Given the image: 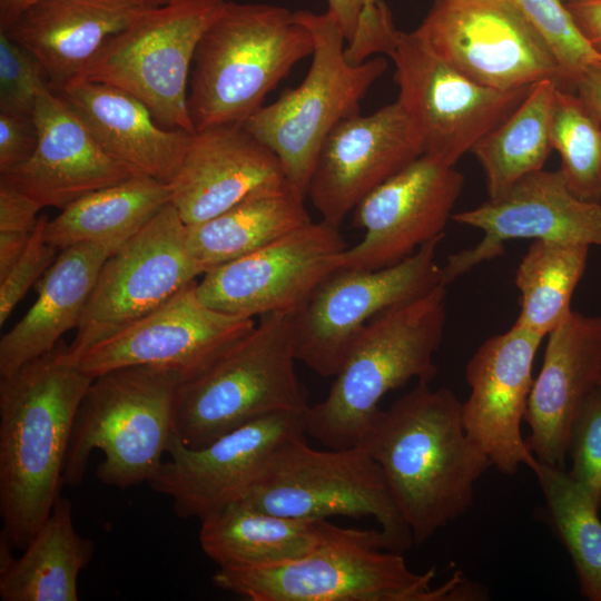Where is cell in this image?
I'll return each mask as SVG.
<instances>
[{
    "label": "cell",
    "instance_id": "26",
    "mask_svg": "<svg viewBox=\"0 0 601 601\" xmlns=\"http://www.w3.org/2000/svg\"><path fill=\"white\" fill-rule=\"evenodd\" d=\"M56 92L109 156L136 175L175 179L194 134L159 126L139 99L114 86L79 78Z\"/></svg>",
    "mask_w": 601,
    "mask_h": 601
},
{
    "label": "cell",
    "instance_id": "18",
    "mask_svg": "<svg viewBox=\"0 0 601 601\" xmlns=\"http://www.w3.org/2000/svg\"><path fill=\"white\" fill-rule=\"evenodd\" d=\"M196 283L188 284L151 313L89 347L75 365L92 377L135 365L174 370L184 382L200 374L256 325L253 318L206 306L197 296Z\"/></svg>",
    "mask_w": 601,
    "mask_h": 601
},
{
    "label": "cell",
    "instance_id": "32",
    "mask_svg": "<svg viewBox=\"0 0 601 601\" xmlns=\"http://www.w3.org/2000/svg\"><path fill=\"white\" fill-rule=\"evenodd\" d=\"M555 88L551 80L534 83L520 105L472 148L484 171L489 198L502 196L526 175L543 169L552 150L550 115Z\"/></svg>",
    "mask_w": 601,
    "mask_h": 601
},
{
    "label": "cell",
    "instance_id": "29",
    "mask_svg": "<svg viewBox=\"0 0 601 601\" xmlns=\"http://www.w3.org/2000/svg\"><path fill=\"white\" fill-rule=\"evenodd\" d=\"M93 551V542L75 529L71 502L59 496L24 553L0 572L1 600L77 601L78 577Z\"/></svg>",
    "mask_w": 601,
    "mask_h": 601
},
{
    "label": "cell",
    "instance_id": "25",
    "mask_svg": "<svg viewBox=\"0 0 601 601\" xmlns=\"http://www.w3.org/2000/svg\"><path fill=\"white\" fill-rule=\"evenodd\" d=\"M152 7L147 0H40L2 31L39 61L59 91L82 76L111 36Z\"/></svg>",
    "mask_w": 601,
    "mask_h": 601
},
{
    "label": "cell",
    "instance_id": "14",
    "mask_svg": "<svg viewBox=\"0 0 601 601\" xmlns=\"http://www.w3.org/2000/svg\"><path fill=\"white\" fill-rule=\"evenodd\" d=\"M444 236L375 270L338 269L294 314L296 358L335 376L363 327L385 309L444 283L436 252Z\"/></svg>",
    "mask_w": 601,
    "mask_h": 601
},
{
    "label": "cell",
    "instance_id": "9",
    "mask_svg": "<svg viewBox=\"0 0 601 601\" xmlns=\"http://www.w3.org/2000/svg\"><path fill=\"white\" fill-rule=\"evenodd\" d=\"M242 501L258 510L303 520L372 516L391 551L414 543L381 467L361 446L319 451L297 435L278 446Z\"/></svg>",
    "mask_w": 601,
    "mask_h": 601
},
{
    "label": "cell",
    "instance_id": "15",
    "mask_svg": "<svg viewBox=\"0 0 601 601\" xmlns=\"http://www.w3.org/2000/svg\"><path fill=\"white\" fill-rule=\"evenodd\" d=\"M348 245L325 220L294 229L242 258L205 272L196 283L208 307L254 318L296 312L336 270Z\"/></svg>",
    "mask_w": 601,
    "mask_h": 601
},
{
    "label": "cell",
    "instance_id": "11",
    "mask_svg": "<svg viewBox=\"0 0 601 601\" xmlns=\"http://www.w3.org/2000/svg\"><path fill=\"white\" fill-rule=\"evenodd\" d=\"M187 226L169 203L105 262L76 327L65 346L75 364L92 345L151 313L204 274L190 255Z\"/></svg>",
    "mask_w": 601,
    "mask_h": 601
},
{
    "label": "cell",
    "instance_id": "39",
    "mask_svg": "<svg viewBox=\"0 0 601 601\" xmlns=\"http://www.w3.org/2000/svg\"><path fill=\"white\" fill-rule=\"evenodd\" d=\"M41 208L9 177L0 175V279L23 253Z\"/></svg>",
    "mask_w": 601,
    "mask_h": 601
},
{
    "label": "cell",
    "instance_id": "48",
    "mask_svg": "<svg viewBox=\"0 0 601 601\" xmlns=\"http://www.w3.org/2000/svg\"><path fill=\"white\" fill-rule=\"evenodd\" d=\"M598 385H600V386H601V375H600V378H599Z\"/></svg>",
    "mask_w": 601,
    "mask_h": 601
},
{
    "label": "cell",
    "instance_id": "16",
    "mask_svg": "<svg viewBox=\"0 0 601 601\" xmlns=\"http://www.w3.org/2000/svg\"><path fill=\"white\" fill-rule=\"evenodd\" d=\"M305 413L263 416L199 449L187 447L174 434L168 460L148 484L171 499L178 518L201 521L246 497L274 451L305 434Z\"/></svg>",
    "mask_w": 601,
    "mask_h": 601
},
{
    "label": "cell",
    "instance_id": "17",
    "mask_svg": "<svg viewBox=\"0 0 601 601\" xmlns=\"http://www.w3.org/2000/svg\"><path fill=\"white\" fill-rule=\"evenodd\" d=\"M463 187L464 176L455 166L423 154L352 211V225L363 229L364 237L341 255L338 268L375 270L392 266L444 236Z\"/></svg>",
    "mask_w": 601,
    "mask_h": 601
},
{
    "label": "cell",
    "instance_id": "13",
    "mask_svg": "<svg viewBox=\"0 0 601 601\" xmlns=\"http://www.w3.org/2000/svg\"><path fill=\"white\" fill-rule=\"evenodd\" d=\"M388 56L395 66L396 100L414 125L424 154L453 166L532 87L502 91L479 85L434 53L415 31H400Z\"/></svg>",
    "mask_w": 601,
    "mask_h": 601
},
{
    "label": "cell",
    "instance_id": "34",
    "mask_svg": "<svg viewBox=\"0 0 601 601\" xmlns=\"http://www.w3.org/2000/svg\"><path fill=\"white\" fill-rule=\"evenodd\" d=\"M531 471L544 495L550 523L572 560L581 594L601 601L600 508L564 467L536 460Z\"/></svg>",
    "mask_w": 601,
    "mask_h": 601
},
{
    "label": "cell",
    "instance_id": "7",
    "mask_svg": "<svg viewBox=\"0 0 601 601\" xmlns=\"http://www.w3.org/2000/svg\"><path fill=\"white\" fill-rule=\"evenodd\" d=\"M294 314L260 316L250 333L180 385L174 433L184 445L199 449L263 416L308 410L294 365Z\"/></svg>",
    "mask_w": 601,
    "mask_h": 601
},
{
    "label": "cell",
    "instance_id": "31",
    "mask_svg": "<svg viewBox=\"0 0 601 601\" xmlns=\"http://www.w3.org/2000/svg\"><path fill=\"white\" fill-rule=\"evenodd\" d=\"M170 184L138 175L68 205L45 228L47 243L67 247L130 237L170 203Z\"/></svg>",
    "mask_w": 601,
    "mask_h": 601
},
{
    "label": "cell",
    "instance_id": "47",
    "mask_svg": "<svg viewBox=\"0 0 601 601\" xmlns=\"http://www.w3.org/2000/svg\"><path fill=\"white\" fill-rule=\"evenodd\" d=\"M561 1L564 3H568V2L583 1V0H561Z\"/></svg>",
    "mask_w": 601,
    "mask_h": 601
},
{
    "label": "cell",
    "instance_id": "38",
    "mask_svg": "<svg viewBox=\"0 0 601 601\" xmlns=\"http://www.w3.org/2000/svg\"><path fill=\"white\" fill-rule=\"evenodd\" d=\"M569 474L592 496L601 509V386L587 396L570 432Z\"/></svg>",
    "mask_w": 601,
    "mask_h": 601
},
{
    "label": "cell",
    "instance_id": "45",
    "mask_svg": "<svg viewBox=\"0 0 601 601\" xmlns=\"http://www.w3.org/2000/svg\"><path fill=\"white\" fill-rule=\"evenodd\" d=\"M327 13L339 26L347 43L356 32L365 0H327Z\"/></svg>",
    "mask_w": 601,
    "mask_h": 601
},
{
    "label": "cell",
    "instance_id": "4",
    "mask_svg": "<svg viewBox=\"0 0 601 601\" xmlns=\"http://www.w3.org/2000/svg\"><path fill=\"white\" fill-rule=\"evenodd\" d=\"M435 569L412 571L391 551L381 530L334 525L326 520L307 554L276 565L219 568L218 589L250 601H447L477 595L455 574L433 588Z\"/></svg>",
    "mask_w": 601,
    "mask_h": 601
},
{
    "label": "cell",
    "instance_id": "30",
    "mask_svg": "<svg viewBox=\"0 0 601 601\" xmlns=\"http://www.w3.org/2000/svg\"><path fill=\"white\" fill-rule=\"evenodd\" d=\"M290 187L256 195L187 226V247L203 272L252 254L312 220Z\"/></svg>",
    "mask_w": 601,
    "mask_h": 601
},
{
    "label": "cell",
    "instance_id": "8",
    "mask_svg": "<svg viewBox=\"0 0 601 601\" xmlns=\"http://www.w3.org/2000/svg\"><path fill=\"white\" fill-rule=\"evenodd\" d=\"M314 40L304 80L262 106L244 126L279 159L288 186L307 198L321 146L343 119L359 112V102L387 68L384 58L353 65L345 58V37L327 12L294 11Z\"/></svg>",
    "mask_w": 601,
    "mask_h": 601
},
{
    "label": "cell",
    "instance_id": "10",
    "mask_svg": "<svg viewBox=\"0 0 601 601\" xmlns=\"http://www.w3.org/2000/svg\"><path fill=\"white\" fill-rule=\"evenodd\" d=\"M225 1L169 0L152 7L111 36L80 78L132 95L164 128L195 134L187 90L193 59Z\"/></svg>",
    "mask_w": 601,
    "mask_h": 601
},
{
    "label": "cell",
    "instance_id": "41",
    "mask_svg": "<svg viewBox=\"0 0 601 601\" xmlns=\"http://www.w3.org/2000/svg\"><path fill=\"white\" fill-rule=\"evenodd\" d=\"M400 31L393 23L388 7L382 1L364 8L356 32L345 47V58L359 65L377 53L390 55L395 48Z\"/></svg>",
    "mask_w": 601,
    "mask_h": 601
},
{
    "label": "cell",
    "instance_id": "43",
    "mask_svg": "<svg viewBox=\"0 0 601 601\" xmlns=\"http://www.w3.org/2000/svg\"><path fill=\"white\" fill-rule=\"evenodd\" d=\"M583 37L601 56V0H583L565 3Z\"/></svg>",
    "mask_w": 601,
    "mask_h": 601
},
{
    "label": "cell",
    "instance_id": "6",
    "mask_svg": "<svg viewBox=\"0 0 601 601\" xmlns=\"http://www.w3.org/2000/svg\"><path fill=\"white\" fill-rule=\"evenodd\" d=\"M181 375L170 368L135 365L93 377L76 414L63 467V484L82 483L90 454L104 460L96 476L128 489L149 482L162 464L174 433Z\"/></svg>",
    "mask_w": 601,
    "mask_h": 601
},
{
    "label": "cell",
    "instance_id": "24",
    "mask_svg": "<svg viewBox=\"0 0 601 601\" xmlns=\"http://www.w3.org/2000/svg\"><path fill=\"white\" fill-rule=\"evenodd\" d=\"M524 416L538 461L564 467L572 424L601 375V317L571 313L548 335Z\"/></svg>",
    "mask_w": 601,
    "mask_h": 601
},
{
    "label": "cell",
    "instance_id": "1",
    "mask_svg": "<svg viewBox=\"0 0 601 601\" xmlns=\"http://www.w3.org/2000/svg\"><path fill=\"white\" fill-rule=\"evenodd\" d=\"M358 446L381 467L416 544L471 508L476 481L492 466L465 432L462 402L426 382L380 408Z\"/></svg>",
    "mask_w": 601,
    "mask_h": 601
},
{
    "label": "cell",
    "instance_id": "23",
    "mask_svg": "<svg viewBox=\"0 0 601 601\" xmlns=\"http://www.w3.org/2000/svg\"><path fill=\"white\" fill-rule=\"evenodd\" d=\"M38 142L32 156L6 175L41 207L63 209L95 190L138 176L109 156L78 114L50 88L36 100Z\"/></svg>",
    "mask_w": 601,
    "mask_h": 601
},
{
    "label": "cell",
    "instance_id": "2",
    "mask_svg": "<svg viewBox=\"0 0 601 601\" xmlns=\"http://www.w3.org/2000/svg\"><path fill=\"white\" fill-rule=\"evenodd\" d=\"M65 345L0 377V513L11 545L24 549L60 496L79 404L93 380Z\"/></svg>",
    "mask_w": 601,
    "mask_h": 601
},
{
    "label": "cell",
    "instance_id": "42",
    "mask_svg": "<svg viewBox=\"0 0 601 601\" xmlns=\"http://www.w3.org/2000/svg\"><path fill=\"white\" fill-rule=\"evenodd\" d=\"M38 130L33 116L0 110V174L27 161L36 150Z\"/></svg>",
    "mask_w": 601,
    "mask_h": 601
},
{
    "label": "cell",
    "instance_id": "44",
    "mask_svg": "<svg viewBox=\"0 0 601 601\" xmlns=\"http://www.w3.org/2000/svg\"><path fill=\"white\" fill-rule=\"evenodd\" d=\"M575 92L601 120V59L584 69L575 83Z\"/></svg>",
    "mask_w": 601,
    "mask_h": 601
},
{
    "label": "cell",
    "instance_id": "27",
    "mask_svg": "<svg viewBox=\"0 0 601 601\" xmlns=\"http://www.w3.org/2000/svg\"><path fill=\"white\" fill-rule=\"evenodd\" d=\"M129 237L85 243L60 250L38 283V297L0 339V377L51 352L77 327L107 258Z\"/></svg>",
    "mask_w": 601,
    "mask_h": 601
},
{
    "label": "cell",
    "instance_id": "40",
    "mask_svg": "<svg viewBox=\"0 0 601 601\" xmlns=\"http://www.w3.org/2000/svg\"><path fill=\"white\" fill-rule=\"evenodd\" d=\"M46 215L38 218L30 239L9 273L0 279V325L2 326L30 287L40 280L58 256L45 239Z\"/></svg>",
    "mask_w": 601,
    "mask_h": 601
},
{
    "label": "cell",
    "instance_id": "19",
    "mask_svg": "<svg viewBox=\"0 0 601 601\" xmlns=\"http://www.w3.org/2000/svg\"><path fill=\"white\" fill-rule=\"evenodd\" d=\"M457 224L481 229L476 245L447 256L446 285L479 264L499 257L513 239L553 240L601 247V203L577 197L558 170H538L505 194L453 214Z\"/></svg>",
    "mask_w": 601,
    "mask_h": 601
},
{
    "label": "cell",
    "instance_id": "20",
    "mask_svg": "<svg viewBox=\"0 0 601 601\" xmlns=\"http://www.w3.org/2000/svg\"><path fill=\"white\" fill-rule=\"evenodd\" d=\"M424 154L423 144L396 100L371 115H352L323 141L307 198L322 219L339 228L371 191Z\"/></svg>",
    "mask_w": 601,
    "mask_h": 601
},
{
    "label": "cell",
    "instance_id": "12",
    "mask_svg": "<svg viewBox=\"0 0 601 601\" xmlns=\"http://www.w3.org/2000/svg\"><path fill=\"white\" fill-rule=\"evenodd\" d=\"M414 31L479 85L509 91L551 80L564 88L544 37L505 0H435Z\"/></svg>",
    "mask_w": 601,
    "mask_h": 601
},
{
    "label": "cell",
    "instance_id": "5",
    "mask_svg": "<svg viewBox=\"0 0 601 601\" xmlns=\"http://www.w3.org/2000/svg\"><path fill=\"white\" fill-rule=\"evenodd\" d=\"M313 51L311 31L288 9L226 0L193 59L188 111L195 131L244 124Z\"/></svg>",
    "mask_w": 601,
    "mask_h": 601
},
{
    "label": "cell",
    "instance_id": "28",
    "mask_svg": "<svg viewBox=\"0 0 601 601\" xmlns=\"http://www.w3.org/2000/svg\"><path fill=\"white\" fill-rule=\"evenodd\" d=\"M325 522L280 516L238 501L200 521L199 543L218 568L276 565L313 550Z\"/></svg>",
    "mask_w": 601,
    "mask_h": 601
},
{
    "label": "cell",
    "instance_id": "21",
    "mask_svg": "<svg viewBox=\"0 0 601 601\" xmlns=\"http://www.w3.org/2000/svg\"><path fill=\"white\" fill-rule=\"evenodd\" d=\"M542 339L513 324L509 331L485 339L466 365L470 394L462 403L465 432L491 465L506 475L515 474L523 464L531 470L536 463L521 424Z\"/></svg>",
    "mask_w": 601,
    "mask_h": 601
},
{
    "label": "cell",
    "instance_id": "33",
    "mask_svg": "<svg viewBox=\"0 0 601 601\" xmlns=\"http://www.w3.org/2000/svg\"><path fill=\"white\" fill-rule=\"evenodd\" d=\"M589 250L583 244L533 240L515 270L521 308L514 325L542 337L554 329L572 311Z\"/></svg>",
    "mask_w": 601,
    "mask_h": 601
},
{
    "label": "cell",
    "instance_id": "46",
    "mask_svg": "<svg viewBox=\"0 0 601 601\" xmlns=\"http://www.w3.org/2000/svg\"><path fill=\"white\" fill-rule=\"evenodd\" d=\"M40 0H0V30H7L16 19L31 4ZM154 6H161L169 0H147Z\"/></svg>",
    "mask_w": 601,
    "mask_h": 601
},
{
    "label": "cell",
    "instance_id": "37",
    "mask_svg": "<svg viewBox=\"0 0 601 601\" xmlns=\"http://www.w3.org/2000/svg\"><path fill=\"white\" fill-rule=\"evenodd\" d=\"M49 80L39 61L0 30V110L33 116Z\"/></svg>",
    "mask_w": 601,
    "mask_h": 601
},
{
    "label": "cell",
    "instance_id": "22",
    "mask_svg": "<svg viewBox=\"0 0 601 601\" xmlns=\"http://www.w3.org/2000/svg\"><path fill=\"white\" fill-rule=\"evenodd\" d=\"M170 187V204L190 226L289 186L277 156L244 124H227L193 135Z\"/></svg>",
    "mask_w": 601,
    "mask_h": 601
},
{
    "label": "cell",
    "instance_id": "36",
    "mask_svg": "<svg viewBox=\"0 0 601 601\" xmlns=\"http://www.w3.org/2000/svg\"><path fill=\"white\" fill-rule=\"evenodd\" d=\"M513 6L551 47L564 80V90L575 91L584 69L601 56L580 32L561 0H505Z\"/></svg>",
    "mask_w": 601,
    "mask_h": 601
},
{
    "label": "cell",
    "instance_id": "3",
    "mask_svg": "<svg viewBox=\"0 0 601 601\" xmlns=\"http://www.w3.org/2000/svg\"><path fill=\"white\" fill-rule=\"evenodd\" d=\"M446 287L371 319L351 344L327 396L305 413V433L328 449L358 446L383 396L412 380L431 383L446 323Z\"/></svg>",
    "mask_w": 601,
    "mask_h": 601
},
{
    "label": "cell",
    "instance_id": "35",
    "mask_svg": "<svg viewBox=\"0 0 601 601\" xmlns=\"http://www.w3.org/2000/svg\"><path fill=\"white\" fill-rule=\"evenodd\" d=\"M550 144L561 158L569 189L601 203V120L575 91L555 88L550 115Z\"/></svg>",
    "mask_w": 601,
    "mask_h": 601
}]
</instances>
